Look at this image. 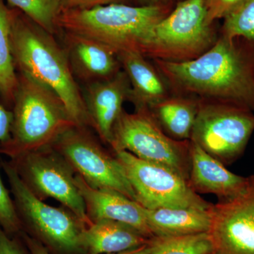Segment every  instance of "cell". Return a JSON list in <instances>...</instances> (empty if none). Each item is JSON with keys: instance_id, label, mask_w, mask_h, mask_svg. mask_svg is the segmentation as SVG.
Wrapping results in <instances>:
<instances>
[{"instance_id": "cell-9", "label": "cell", "mask_w": 254, "mask_h": 254, "mask_svg": "<svg viewBox=\"0 0 254 254\" xmlns=\"http://www.w3.org/2000/svg\"><path fill=\"white\" fill-rule=\"evenodd\" d=\"M9 162L23 183L40 199L54 198L87 227L93 223L75 181L76 173L53 147L30 152Z\"/></svg>"}, {"instance_id": "cell-17", "label": "cell", "mask_w": 254, "mask_h": 254, "mask_svg": "<svg viewBox=\"0 0 254 254\" xmlns=\"http://www.w3.org/2000/svg\"><path fill=\"white\" fill-rule=\"evenodd\" d=\"M122 68L127 73L131 92L128 101L135 110L150 109L171 95L170 88L154 63L136 52L118 53Z\"/></svg>"}, {"instance_id": "cell-30", "label": "cell", "mask_w": 254, "mask_h": 254, "mask_svg": "<svg viewBox=\"0 0 254 254\" xmlns=\"http://www.w3.org/2000/svg\"><path fill=\"white\" fill-rule=\"evenodd\" d=\"M21 238L23 239L25 245L29 251L30 254H51L49 250L45 247L41 242L30 236L26 232L21 231L20 232Z\"/></svg>"}, {"instance_id": "cell-27", "label": "cell", "mask_w": 254, "mask_h": 254, "mask_svg": "<svg viewBox=\"0 0 254 254\" xmlns=\"http://www.w3.org/2000/svg\"><path fill=\"white\" fill-rule=\"evenodd\" d=\"M0 254H30L20 234L8 235L0 225Z\"/></svg>"}, {"instance_id": "cell-28", "label": "cell", "mask_w": 254, "mask_h": 254, "mask_svg": "<svg viewBox=\"0 0 254 254\" xmlns=\"http://www.w3.org/2000/svg\"><path fill=\"white\" fill-rule=\"evenodd\" d=\"M127 0H59L63 9H89L117 3H124Z\"/></svg>"}, {"instance_id": "cell-5", "label": "cell", "mask_w": 254, "mask_h": 254, "mask_svg": "<svg viewBox=\"0 0 254 254\" xmlns=\"http://www.w3.org/2000/svg\"><path fill=\"white\" fill-rule=\"evenodd\" d=\"M22 231L60 254H86V225L68 209L46 204L30 190L10 162L1 161Z\"/></svg>"}, {"instance_id": "cell-19", "label": "cell", "mask_w": 254, "mask_h": 254, "mask_svg": "<svg viewBox=\"0 0 254 254\" xmlns=\"http://www.w3.org/2000/svg\"><path fill=\"white\" fill-rule=\"evenodd\" d=\"M152 239L134 227L110 220L93 222L84 232L87 254H116L135 250L148 245Z\"/></svg>"}, {"instance_id": "cell-10", "label": "cell", "mask_w": 254, "mask_h": 254, "mask_svg": "<svg viewBox=\"0 0 254 254\" xmlns=\"http://www.w3.org/2000/svg\"><path fill=\"white\" fill-rule=\"evenodd\" d=\"M115 153L134 190L137 203L143 208H211L212 203L202 198L187 180L170 168L145 161L125 150Z\"/></svg>"}, {"instance_id": "cell-11", "label": "cell", "mask_w": 254, "mask_h": 254, "mask_svg": "<svg viewBox=\"0 0 254 254\" xmlns=\"http://www.w3.org/2000/svg\"><path fill=\"white\" fill-rule=\"evenodd\" d=\"M52 147L90 187L117 190L136 201L122 164L108 153L86 127H72Z\"/></svg>"}, {"instance_id": "cell-33", "label": "cell", "mask_w": 254, "mask_h": 254, "mask_svg": "<svg viewBox=\"0 0 254 254\" xmlns=\"http://www.w3.org/2000/svg\"><path fill=\"white\" fill-rule=\"evenodd\" d=\"M210 254H222L219 253V252H215V251H214L213 253H211Z\"/></svg>"}, {"instance_id": "cell-34", "label": "cell", "mask_w": 254, "mask_h": 254, "mask_svg": "<svg viewBox=\"0 0 254 254\" xmlns=\"http://www.w3.org/2000/svg\"><path fill=\"white\" fill-rule=\"evenodd\" d=\"M181 1V0H178V1Z\"/></svg>"}, {"instance_id": "cell-25", "label": "cell", "mask_w": 254, "mask_h": 254, "mask_svg": "<svg viewBox=\"0 0 254 254\" xmlns=\"http://www.w3.org/2000/svg\"><path fill=\"white\" fill-rule=\"evenodd\" d=\"M1 161L0 160V168ZM0 225L8 235L15 236L22 231L21 222L15 208L12 197L5 187L0 173Z\"/></svg>"}, {"instance_id": "cell-16", "label": "cell", "mask_w": 254, "mask_h": 254, "mask_svg": "<svg viewBox=\"0 0 254 254\" xmlns=\"http://www.w3.org/2000/svg\"><path fill=\"white\" fill-rule=\"evenodd\" d=\"M190 142V170L188 183L196 193L213 194L220 200L230 199L245 188L248 177L227 170L225 165Z\"/></svg>"}, {"instance_id": "cell-31", "label": "cell", "mask_w": 254, "mask_h": 254, "mask_svg": "<svg viewBox=\"0 0 254 254\" xmlns=\"http://www.w3.org/2000/svg\"><path fill=\"white\" fill-rule=\"evenodd\" d=\"M152 250V240L148 245L143 246L139 248L135 249L127 252H120V253L110 254H150Z\"/></svg>"}, {"instance_id": "cell-29", "label": "cell", "mask_w": 254, "mask_h": 254, "mask_svg": "<svg viewBox=\"0 0 254 254\" xmlns=\"http://www.w3.org/2000/svg\"><path fill=\"white\" fill-rule=\"evenodd\" d=\"M13 114L0 103V143L9 139L12 125Z\"/></svg>"}, {"instance_id": "cell-6", "label": "cell", "mask_w": 254, "mask_h": 254, "mask_svg": "<svg viewBox=\"0 0 254 254\" xmlns=\"http://www.w3.org/2000/svg\"><path fill=\"white\" fill-rule=\"evenodd\" d=\"M220 27L208 23L204 0H181L155 26L143 55L185 63L204 54L218 41Z\"/></svg>"}, {"instance_id": "cell-23", "label": "cell", "mask_w": 254, "mask_h": 254, "mask_svg": "<svg viewBox=\"0 0 254 254\" xmlns=\"http://www.w3.org/2000/svg\"><path fill=\"white\" fill-rule=\"evenodd\" d=\"M9 4L28 16L46 31L58 33L62 11L59 0H7Z\"/></svg>"}, {"instance_id": "cell-14", "label": "cell", "mask_w": 254, "mask_h": 254, "mask_svg": "<svg viewBox=\"0 0 254 254\" xmlns=\"http://www.w3.org/2000/svg\"><path fill=\"white\" fill-rule=\"evenodd\" d=\"M75 181L92 222L100 220L123 222L148 238L154 237L147 222L145 208L139 203L117 190L93 188L77 174Z\"/></svg>"}, {"instance_id": "cell-1", "label": "cell", "mask_w": 254, "mask_h": 254, "mask_svg": "<svg viewBox=\"0 0 254 254\" xmlns=\"http://www.w3.org/2000/svg\"><path fill=\"white\" fill-rule=\"evenodd\" d=\"M153 63L171 94L234 103L254 112V41L220 35L196 59Z\"/></svg>"}, {"instance_id": "cell-2", "label": "cell", "mask_w": 254, "mask_h": 254, "mask_svg": "<svg viewBox=\"0 0 254 254\" xmlns=\"http://www.w3.org/2000/svg\"><path fill=\"white\" fill-rule=\"evenodd\" d=\"M11 45L15 66L54 91L76 126L91 127L83 93L64 49L46 31L21 11H11Z\"/></svg>"}, {"instance_id": "cell-24", "label": "cell", "mask_w": 254, "mask_h": 254, "mask_svg": "<svg viewBox=\"0 0 254 254\" xmlns=\"http://www.w3.org/2000/svg\"><path fill=\"white\" fill-rule=\"evenodd\" d=\"M220 35L226 38L240 37L254 41V0H245L223 18Z\"/></svg>"}, {"instance_id": "cell-21", "label": "cell", "mask_w": 254, "mask_h": 254, "mask_svg": "<svg viewBox=\"0 0 254 254\" xmlns=\"http://www.w3.org/2000/svg\"><path fill=\"white\" fill-rule=\"evenodd\" d=\"M11 45V10L0 0V93L13 103L18 78Z\"/></svg>"}, {"instance_id": "cell-4", "label": "cell", "mask_w": 254, "mask_h": 254, "mask_svg": "<svg viewBox=\"0 0 254 254\" xmlns=\"http://www.w3.org/2000/svg\"><path fill=\"white\" fill-rule=\"evenodd\" d=\"M18 78L10 138L0 143V154L11 160L52 146L76 126L54 91L21 73Z\"/></svg>"}, {"instance_id": "cell-15", "label": "cell", "mask_w": 254, "mask_h": 254, "mask_svg": "<svg viewBox=\"0 0 254 254\" xmlns=\"http://www.w3.org/2000/svg\"><path fill=\"white\" fill-rule=\"evenodd\" d=\"M65 52L75 78L86 84L113 77L121 71L118 53L88 37L64 32Z\"/></svg>"}, {"instance_id": "cell-8", "label": "cell", "mask_w": 254, "mask_h": 254, "mask_svg": "<svg viewBox=\"0 0 254 254\" xmlns=\"http://www.w3.org/2000/svg\"><path fill=\"white\" fill-rule=\"evenodd\" d=\"M190 141L222 164L243 155L254 131V112L226 102L199 99Z\"/></svg>"}, {"instance_id": "cell-22", "label": "cell", "mask_w": 254, "mask_h": 254, "mask_svg": "<svg viewBox=\"0 0 254 254\" xmlns=\"http://www.w3.org/2000/svg\"><path fill=\"white\" fill-rule=\"evenodd\" d=\"M215 251L208 232L152 239L150 254H210Z\"/></svg>"}, {"instance_id": "cell-18", "label": "cell", "mask_w": 254, "mask_h": 254, "mask_svg": "<svg viewBox=\"0 0 254 254\" xmlns=\"http://www.w3.org/2000/svg\"><path fill=\"white\" fill-rule=\"evenodd\" d=\"M210 208H145L147 222L153 236H185L210 231Z\"/></svg>"}, {"instance_id": "cell-7", "label": "cell", "mask_w": 254, "mask_h": 254, "mask_svg": "<svg viewBox=\"0 0 254 254\" xmlns=\"http://www.w3.org/2000/svg\"><path fill=\"white\" fill-rule=\"evenodd\" d=\"M110 145L115 152L163 165L187 180L190 170V140L178 141L165 133L149 109L124 110L113 128Z\"/></svg>"}, {"instance_id": "cell-12", "label": "cell", "mask_w": 254, "mask_h": 254, "mask_svg": "<svg viewBox=\"0 0 254 254\" xmlns=\"http://www.w3.org/2000/svg\"><path fill=\"white\" fill-rule=\"evenodd\" d=\"M210 234L215 252L254 254V175L234 198L219 200L210 208Z\"/></svg>"}, {"instance_id": "cell-3", "label": "cell", "mask_w": 254, "mask_h": 254, "mask_svg": "<svg viewBox=\"0 0 254 254\" xmlns=\"http://www.w3.org/2000/svg\"><path fill=\"white\" fill-rule=\"evenodd\" d=\"M173 9V6L167 5L117 3L89 9H63L58 27L96 40L118 54L136 52L143 55L155 26Z\"/></svg>"}, {"instance_id": "cell-26", "label": "cell", "mask_w": 254, "mask_h": 254, "mask_svg": "<svg viewBox=\"0 0 254 254\" xmlns=\"http://www.w3.org/2000/svg\"><path fill=\"white\" fill-rule=\"evenodd\" d=\"M245 0H204L208 23L223 19Z\"/></svg>"}, {"instance_id": "cell-20", "label": "cell", "mask_w": 254, "mask_h": 254, "mask_svg": "<svg viewBox=\"0 0 254 254\" xmlns=\"http://www.w3.org/2000/svg\"><path fill=\"white\" fill-rule=\"evenodd\" d=\"M198 98L171 94L150 110L169 136L178 141L190 140L198 110Z\"/></svg>"}, {"instance_id": "cell-13", "label": "cell", "mask_w": 254, "mask_h": 254, "mask_svg": "<svg viewBox=\"0 0 254 254\" xmlns=\"http://www.w3.org/2000/svg\"><path fill=\"white\" fill-rule=\"evenodd\" d=\"M131 85L123 69L109 79L87 84L83 95L87 112L100 140L109 144L115 124L128 101Z\"/></svg>"}, {"instance_id": "cell-32", "label": "cell", "mask_w": 254, "mask_h": 254, "mask_svg": "<svg viewBox=\"0 0 254 254\" xmlns=\"http://www.w3.org/2000/svg\"><path fill=\"white\" fill-rule=\"evenodd\" d=\"M144 1L145 5H167L174 6L175 0H142Z\"/></svg>"}]
</instances>
